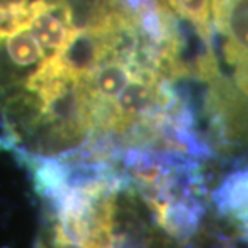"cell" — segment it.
Listing matches in <instances>:
<instances>
[{"mask_svg": "<svg viewBox=\"0 0 248 248\" xmlns=\"http://www.w3.org/2000/svg\"><path fill=\"white\" fill-rule=\"evenodd\" d=\"M29 18V0L0 2V40L23 28Z\"/></svg>", "mask_w": 248, "mask_h": 248, "instance_id": "cell-7", "label": "cell"}, {"mask_svg": "<svg viewBox=\"0 0 248 248\" xmlns=\"http://www.w3.org/2000/svg\"><path fill=\"white\" fill-rule=\"evenodd\" d=\"M5 48H7L8 58L16 66H32L37 61L45 58L44 48L35 37L31 34L28 26H23V28L7 35Z\"/></svg>", "mask_w": 248, "mask_h": 248, "instance_id": "cell-6", "label": "cell"}, {"mask_svg": "<svg viewBox=\"0 0 248 248\" xmlns=\"http://www.w3.org/2000/svg\"><path fill=\"white\" fill-rule=\"evenodd\" d=\"M212 13L228 64L248 61V0H212Z\"/></svg>", "mask_w": 248, "mask_h": 248, "instance_id": "cell-2", "label": "cell"}, {"mask_svg": "<svg viewBox=\"0 0 248 248\" xmlns=\"http://www.w3.org/2000/svg\"><path fill=\"white\" fill-rule=\"evenodd\" d=\"M168 5L175 10L181 18L189 21L197 35L212 48L213 23H212V0H167Z\"/></svg>", "mask_w": 248, "mask_h": 248, "instance_id": "cell-5", "label": "cell"}, {"mask_svg": "<svg viewBox=\"0 0 248 248\" xmlns=\"http://www.w3.org/2000/svg\"><path fill=\"white\" fill-rule=\"evenodd\" d=\"M135 64L125 58L109 56L96 66L85 78V85L93 99L103 103H112L122 88L133 76Z\"/></svg>", "mask_w": 248, "mask_h": 248, "instance_id": "cell-3", "label": "cell"}, {"mask_svg": "<svg viewBox=\"0 0 248 248\" xmlns=\"http://www.w3.org/2000/svg\"><path fill=\"white\" fill-rule=\"evenodd\" d=\"M232 69H234V82L237 88L245 96H248V61L237 62V64L232 66Z\"/></svg>", "mask_w": 248, "mask_h": 248, "instance_id": "cell-8", "label": "cell"}, {"mask_svg": "<svg viewBox=\"0 0 248 248\" xmlns=\"http://www.w3.org/2000/svg\"><path fill=\"white\" fill-rule=\"evenodd\" d=\"M120 3H122V7L131 15V16H135V15H138L144 8L151 7L152 3H155V0H120Z\"/></svg>", "mask_w": 248, "mask_h": 248, "instance_id": "cell-9", "label": "cell"}, {"mask_svg": "<svg viewBox=\"0 0 248 248\" xmlns=\"http://www.w3.org/2000/svg\"><path fill=\"white\" fill-rule=\"evenodd\" d=\"M72 13L67 0H32L26 26L42 46L58 51L77 29Z\"/></svg>", "mask_w": 248, "mask_h": 248, "instance_id": "cell-1", "label": "cell"}, {"mask_svg": "<svg viewBox=\"0 0 248 248\" xmlns=\"http://www.w3.org/2000/svg\"><path fill=\"white\" fill-rule=\"evenodd\" d=\"M215 202L223 215L248 221V168L232 171L215 192Z\"/></svg>", "mask_w": 248, "mask_h": 248, "instance_id": "cell-4", "label": "cell"}]
</instances>
